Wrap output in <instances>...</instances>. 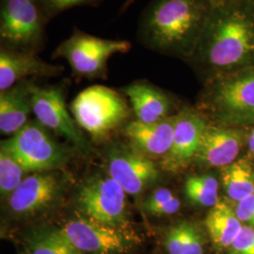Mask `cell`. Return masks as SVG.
Masks as SVG:
<instances>
[{
    "mask_svg": "<svg viewBox=\"0 0 254 254\" xmlns=\"http://www.w3.org/2000/svg\"><path fill=\"white\" fill-rule=\"evenodd\" d=\"M204 242L200 228L183 221L169 229L164 246L169 254H204Z\"/></svg>",
    "mask_w": 254,
    "mask_h": 254,
    "instance_id": "obj_21",
    "label": "cell"
},
{
    "mask_svg": "<svg viewBox=\"0 0 254 254\" xmlns=\"http://www.w3.org/2000/svg\"><path fill=\"white\" fill-rule=\"evenodd\" d=\"M131 48V43L126 40L103 39L75 28L57 47L52 57L66 60L77 77L105 78L109 59L113 55L128 53Z\"/></svg>",
    "mask_w": 254,
    "mask_h": 254,
    "instance_id": "obj_6",
    "label": "cell"
},
{
    "mask_svg": "<svg viewBox=\"0 0 254 254\" xmlns=\"http://www.w3.org/2000/svg\"><path fill=\"white\" fill-rule=\"evenodd\" d=\"M26 170L19 164L9 151L0 148V194L2 199H8L27 177Z\"/></svg>",
    "mask_w": 254,
    "mask_h": 254,
    "instance_id": "obj_24",
    "label": "cell"
},
{
    "mask_svg": "<svg viewBox=\"0 0 254 254\" xmlns=\"http://www.w3.org/2000/svg\"><path fill=\"white\" fill-rule=\"evenodd\" d=\"M124 189L109 174H98L83 183L76 196L79 214L112 227L130 229L129 203Z\"/></svg>",
    "mask_w": 254,
    "mask_h": 254,
    "instance_id": "obj_7",
    "label": "cell"
},
{
    "mask_svg": "<svg viewBox=\"0 0 254 254\" xmlns=\"http://www.w3.org/2000/svg\"><path fill=\"white\" fill-rule=\"evenodd\" d=\"M242 145V131L231 127L208 125L194 160L206 168H224L236 161Z\"/></svg>",
    "mask_w": 254,
    "mask_h": 254,
    "instance_id": "obj_14",
    "label": "cell"
},
{
    "mask_svg": "<svg viewBox=\"0 0 254 254\" xmlns=\"http://www.w3.org/2000/svg\"><path fill=\"white\" fill-rule=\"evenodd\" d=\"M107 173L127 192L137 197L152 187L159 177L154 161L129 147H116L107 157Z\"/></svg>",
    "mask_w": 254,
    "mask_h": 254,
    "instance_id": "obj_12",
    "label": "cell"
},
{
    "mask_svg": "<svg viewBox=\"0 0 254 254\" xmlns=\"http://www.w3.org/2000/svg\"><path fill=\"white\" fill-rule=\"evenodd\" d=\"M201 107L222 126L254 125V68L207 81Z\"/></svg>",
    "mask_w": 254,
    "mask_h": 254,
    "instance_id": "obj_3",
    "label": "cell"
},
{
    "mask_svg": "<svg viewBox=\"0 0 254 254\" xmlns=\"http://www.w3.org/2000/svg\"><path fill=\"white\" fill-rule=\"evenodd\" d=\"M185 193L191 202L213 207L218 202V182L211 175H193L185 183Z\"/></svg>",
    "mask_w": 254,
    "mask_h": 254,
    "instance_id": "obj_23",
    "label": "cell"
},
{
    "mask_svg": "<svg viewBox=\"0 0 254 254\" xmlns=\"http://www.w3.org/2000/svg\"><path fill=\"white\" fill-rule=\"evenodd\" d=\"M103 0H39L46 21L49 23L67 9L80 6H97Z\"/></svg>",
    "mask_w": 254,
    "mask_h": 254,
    "instance_id": "obj_26",
    "label": "cell"
},
{
    "mask_svg": "<svg viewBox=\"0 0 254 254\" xmlns=\"http://www.w3.org/2000/svg\"><path fill=\"white\" fill-rule=\"evenodd\" d=\"M225 254H254V227L244 225Z\"/></svg>",
    "mask_w": 254,
    "mask_h": 254,
    "instance_id": "obj_27",
    "label": "cell"
},
{
    "mask_svg": "<svg viewBox=\"0 0 254 254\" xmlns=\"http://www.w3.org/2000/svg\"><path fill=\"white\" fill-rule=\"evenodd\" d=\"M252 1H253V3H254V0H252Z\"/></svg>",
    "mask_w": 254,
    "mask_h": 254,
    "instance_id": "obj_31",
    "label": "cell"
},
{
    "mask_svg": "<svg viewBox=\"0 0 254 254\" xmlns=\"http://www.w3.org/2000/svg\"><path fill=\"white\" fill-rule=\"evenodd\" d=\"M207 81L254 68V5L252 0H214L208 22L188 62Z\"/></svg>",
    "mask_w": 254,
    "mask_h": 254,
    "instance_id": "obj_1",
    "label": "cell"
},
{
    "mask_svg": "<svg viewBox=\"0 0 254 254\" xmlns=\"http://www.w3.org/2000/svg\"><path fill=\"white\" fill-rule=\"evenodd\" d=\"M47 24L39 0H1L0 46L39 54L46 46Z\"/></svg>",
    "mask_w": 254,
    "mask_h": 254,
    "instance_id": "obj_5",
    "label": "cell"
},
{
    "mask_svg": "<svg viewBox=\"0 0 254 254\" xmlns=\"http://www.w3.org/2000/svg\"><path fill=\"white\" fill-rule=\"evenodd\" d=\"M63 65L48 64L38 54L10 50L0 46V91L27 80L29 76L54 77L64 71Z\"/></svg>",
    "mask_w": 254,
    "mask_h": 254,
    "instance_id": "obj_15",
    "label": "cell"
},
{
    "mask_svg": "<svg viewBox=\"0 0 254 254\" xmlns=\"http://www.w3.org/2000/svg\"><path fill=\"white\" fill-rule=\"evenodd\" d=\"M64 190V177L57 171L27 175L8 198L9 214L18 218L40 216L60 202Z\"/></svg>",
    "mask_w": 254,
    "mask_h": 254,
    "instance_id": "obj_11",
    "label": "cell"
},
{
    "mask_svg": "<svg viewBox=\"0 0 254 254\" xmlns=\"http://www.w3.org/2000/svg\"><path fill=\"white\" fill-rule=\"evenodd\" d=\"M142 206L146 213L152 216H172L180 210L181 201L169 189L160 188L146 198Z\"/></svg>",
    "mask_w": 254,
    "mask_h": 254,
    "instance_id": "obj_25",
    "label": "cell"
},
{
    "mask_svg": "<svg viewBox=\"0 0 254 254\" xmlns=\"http://www.w3.org/2000/svg\"><path fill=\"white\" fill-rule=\"evenodd\" d=\"M30 80H23L0 91V130L2 134L14 135L28 123L32 112Z\"/></svg>",
    "mask_w": 254,
    "mask_h": 254,
    "instance_id": "obj_18",
    "label": "cell"
},
{
    "mask_svg": "<svg viewBox=\"0 0 254 254\" xmlns=\"http://www.w3.org/2000/svg\"><path fill=\"white\" fill-rule=\"evenodd\" d=\"M30 101L32 113L43 127L65 137L82 153L90 154L91 146L67 109L62 87H40L32 82Z\"/></svg>",
    "mask_w": 254,
    "mask_h": 254,
    "instance_id": "obj_10",
    "label": "cell"
},
{
    "mask_svg": "<svg viewBox=\"0 0 254 254\" xmlns=\"http://www.w3.org/2000/svg\"><path fill=\"white\" fill-rule=\"evenodd\" d=\"M248 144H249V148H250L251 153L254 155V129H253V130L251 131V133H250Z\"/></svg>",
    "mask_w": 254,
    "mask_h": 254,
    "instance_id": "obj_29",
    "label": "cell"
},
{
    "mask_svg": "<svg viewBox=\"0 0 254 254\" xmlns=\"http://www.w3.org/2000/svg\"><path fill=\"white\" fill-rule=\"evenodd\" d=\"M27 173L59 171L68 162V152L39 122H28L9 139L1 141Z\"/></svg>",
    "mask_w": 254,
    "mask_h": 254,
    "instance_id": "obj_8",
    "label": "cell"
},
{
    "mask_svg": "<svg viewBox=\"0 0 254 254\" xmlns=\"http://www.w3.org/2000/svg\"><path fill=\"white\" fill-rule=\"evenodd\" d=\"M213 2L152 0L138 21V42L155 53L188 63L206 27Z\"/></svg>",
    "mask_w": 254,
    "mask_h": 254,
    "instance_id": "obj_2",
    "label": "cell"
},
{
    "mask_svg": "<svg viewBox=\"0 0 254 254\" xmlns=\"http://www.w3.org/2000/svg\"><path fill=\"white\" fill-rule=\"evenodd\" d=\"M243 226L236 210L225 200H218L215 206L211 207L205 218V227L211 241L219 251H227Z\"/></svg>",
    "mask_w": 254,
    "mask_h": 254,
    "instance_id": "obj_19",
    "label": "cell"
},
{
    "mask_svg": "<svg viewBox=\"0 0 254 254\" xmlns=\"http://www.w3.org/2000/svg\"><path fill=\"white\" fill-rule=\"evenodd\" d=\"M25 254H82L60 227L39 226L25 236Z\"/></svg>",
    "mask_w": 254,
    "mask_h": 254,
    "instance_id": "obj_20",
    "label": "cell"
},
{
    "mask_svg": "<svg viewBox=\"0 0 254 254\" xmlns=\"http://www.w3.org/2000/svg\"><path fill=\"white\" fill-rule=\"evenodd\" d=\"M136 0H126L125 1V3H124V5L122 6V9H121V13H123V12H125L126 10H127L128 8H130V6L135 2Z\"/></svg>",
    "mask_w": 254,
    "mask_h": 254,
    "instance_id": "obj_30",
    "label": "cell"
},
{
    "mask_svg": "<svg viewBox=\"0 0 254 254\" xmlns=\"http://www.w3.org/2000/svg\"><path fill=\"white\" fill-rule=\"evenodd\" d=\"M70 109L77 126L95 139L109 136L127 122L131 109L118 91L93 85L78 93Z\"/></svg>",
    "mask_w": 254,
    "mask_h": 254,
    "instance_id": "obj_4",
    "label": "cell"
},
{
    "mask_svg": "<svg viewBox=\"0 0 254 254\" xmlns=\"http://www.w3.org/2000/svg\"><path fill=\"white\" fill-rule=\"evenodd\" d=\"M122 91L130 102L137 121L149 124L172 116V97L150 82H133Z\"/></svg>",
    "mask_w": 254,
    "mask_h": 254,
    "instance_id": "obj_17",
    "label": "cell"
},
{
    "mask_svg": "<svg viewBox=\"0 0 254 254\" xmlns=\"http://www.w3.org/2000/svg\"><path fill=\"white\" fill-rule=\"evenodd\" d=\"M221 180L228 197L234 201H240L254 194V172L246 159L236 160L222 168Z\"/></svg>",
    "mask_w": 254,
    "mask_h": 254,
    "instance_id": "obj_22",
    "label": "cell"
},
{
    "mask_svg": "<svg viewBox=\"0 0 254 254\" xmlns=\"http://www.w3.org/2000/svg\"><path fill=\"white\" fill-rule=\"evenodd\" d=\"M236 213L246 225L254 227V194L237 202Z\"/></svg>",
    "mask_w": 254,
    "mask_h": 254,
    "instance_id": "obj_28",
    "label": "cell"
},
{
    "mask_svg": "<svg viewBox=\"0 0 254 254\" xmlns=\"http://www.w3.org/2000/svg\"><path fill=\"white\" fill-rule=\"evenodd\" d=\"M60 228L82 254H127L139 242L131 229L105 225L80 214Z\"/></svg>",
    "mask_w": 254,
    "mask_h": 254,
    "instance_id": "obj_9",
    "label": "cell"
},
{
    "mask_svg": "<svg viewBox=\"0 0 254 254\" xmlns=\"http://www.w3.org/2000/svg\"><path fill=\"white\" fill-rule=\"evenodd\" d=\"M207 126L205 116L198 109L184 108L176 113L173 144L161 160L162 169L172 173L185 170L195 159Z\"/></svg>",
    "mask_w": 254,
    "mask_h": 254,
    "instance_id": "obj_13",
    "label": "cell"
},
{
    "mask_svg": "<svg viewBox=\"0 0 254 254\" xmlns=\"http://www.w3.org/2000/svg\"><path fill=\"white\" fill-rule=\"evenodd\" d=\"M175 114L155 123L133 121L125 127L130 147L137 153L153 159L169 153L173 144Z\"/></svg>",
    "mask_w": 254,
    "mask_h": 254,
    "instance_id": "obj_16",
    "label": "cell"
}]
</instances>
